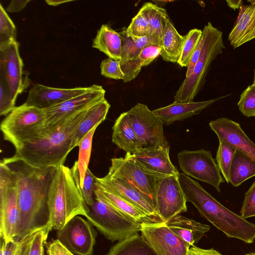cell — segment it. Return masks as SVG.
Listing matches in <instances>:
<instances>
[{
	"mask_svg": "<svg viewBox=\"0 0 255 255\" xmlns=\"http://www.w3.org/2000/svg\"><path fill=\"white\" fill-rule=\"evenodd\" d=\"M240 213L245 219L255 217V181L245 194Z\"/></svg>",
	"mask_w": 255,
	"mask_h": 255,
	"instance_id": "obj_41",
	"label": "cell"
},
{
	"mask_svg": "<svg viewBox=\"0 0 255 255\" xmlns=\"http://www.w3.org/2000/svg\"><path fill=\"white\" fill-rule=\"evenodd\" d=\"M165 11V9L150 2L144 3L139 10L148 21L150 36L156 37L160 41L163 31V16Z\"/></svg>",
	"mask_w": 255,
	"mask_h": 255,
	"instance_id": "obj_33",
	"label": "cell"
},
{
	"mask_svg": "<svg viewBox=\"0 0 255 255\" xmlns=\"http://www.w3.org/2000/svg\"><path fill=\"white\" fill-rule=\"evenodd\" d=\"M169 146L154 149L143 148L131 156L143 166L166 175H178L179 172L169 157Z\"/></svg>",
	"mask_w": 255,
	"mask_h": 255,
	"instance_id": "obj_23",
	"label": "cell"
},
{
	"mask_svg": "<svg viewBox=\"0 0 255 255\" xmlns=\"http://www.w3.org/2000/svg\"><path fill=\"white\" fill-rule=\"evenodd\" d=\"M88 207L87 220L112 242L122 241L140 232L141 225L96 196L94 204Z\"/></svg>",
	"mask_w": 255,
	"mask_h": 255,
	"instance_id": "obj_7",
	"label": "cell"
},
{
	"mask_svg": "<svg viewBox=\"0 0 255 255\" xmlns=\"http://www.w3.org/2000/svg\"><path fill=\"white\" fill-rule=\"evenodd\" d=\"M110 106L105 99L87 110L75 133L73 140V148L78 146L81 140L93 128L99 126L106 119Z\"/></svg>",
	"mask_w": 255,
	"mask_h": 255,
	"instance_id": "obj_28",
	"label": "cell"
},
{
	"mask_svg": "<svg viewBox=\"0 0 255 255\" xmlns=\"http://www.w3.org/2000/svg\"></svg>",
	"mask_w": 255,
	"mask_h": 255,
	"instance_id": "obj_54",
	"label": "cell"
},
{
	"mask_svg": "<svg viewBox=\"0 0 255 255\" xmlns=\"http://www.w3.org/2000/svg\"><path fill=\"white\" fill-rule=\"evenodd\" d=\"M245 255H255V252H251L246 254Z\"/></svg>",
	"mask_w": 255,
	"mask_h": 255,
	"instance_id": "obj_51",
	"label": "cell"
},
{
	"mask_svg": "<svg viewBox=\"0 0 255 255\" xmlns=\"http://www.w3.org/2000/svg\"><path fill=\"white\" fill-rule=\"evenodd\" d=\"M49 228L59 230L76 216L87 217L89 209L78 186L71 168H55L48 191Z\"/></svg>",
	"mask_w": 255,
	"mask_h": 255,
	"instance_id": "obj_4",
	"label": "cell"
},
{
	"mask_svg": "<svg viewBox=\"0 0 255 255\" xmlns=\"http://www.w3.org/2000/svg\"><path fill=\"white\" fill-rule=\"evenodd\" d=\"M72 0H46L45 2L50 5L57 6L61 4L70 2Z\"/></svg>",
	"mask_w": 255,
	"mask_h": 255,
	"instance_id": "obj_49",
	"label": "cell"
},
{
	"mask_svg": "<svg viewBox=\"0 0 255 255\" xmlns=\"http://www.w3.org/2000/svg\"><path fill=\"white\" fill-rule=\"evenodd\" d=\"M94 194L95 196L140 225L159 223L123 197L97 182L96 180Z\"/></svg>",
	"mask_w": 255,
	"mask_h": 255,
	"instance_id": "obj_20",
	"label": "cell"
},
{
	"mask_svg": "<svg viewBox=\"0 0 255 255\" xmlns=\"http://www.w3.org/2000/svg\"><path fill=\"white\" fill-rule=\"evenodd\" d=\"M122 37L107 24H103L93 40L92 47L104 53L109 58L120 61L122 53Z\"/></svg>",
	"mask_w": 255,
	"mask_h": 255,
	"instance_id": "obj_27",
	"label": "cell"
},
{
	"mask_svg": "<svg viewBox=\"0 0 255 255\" xmlns=\"http://www.w3.org/2000/svg\"><path fill=\"white\" fill-rule=\"evenodd\" d=\"M238 106L242 113L247 117L255 116V85L249 86L241 94Z\"/></svg>",
	"mask_w": 255,
	"mask_h": 255,
	"instance_id": "obj_38",
	"label": "cell"
},
{
	"mask_svg": "<svg viewBox=\"0 0 255 255\" xmlns=\"http://www.w3.org/2000/svg\"><path fill=\"white\" fill-rule=\"evenodd\" d=\"M209 126L222 140L255 161V143L246 134L237 122L221 118L209 123Z\"/></svg>",
	"mask_w": 255,
	"mask_h": 255,
	"instance_id": "obj_18",
	"label": "cell"
},
{
	"mask_svg": "<svg viewBox=\"0 0 255 255\" xmlns=\"http://www.w3.org/2000/svg\"><path fill=\"white\" fill-rule=\"evenodd\" d=\"M108 172L126 179L149 199L156 209V193L158 184L163 178L169 176L143 166L130 153H126L124 158H112Z\"/></svg>",
	"mask_w": 255,
	"mask_h": 255,
	"instance_id": "obj_9",
	"label": "cell"
},
{
	"mask_svg": "<svg viewBox=\"0 0 255 255\" xmlns=\"http://www.w3.org/2000/svg\"><path fill=\"white\" fill-rule=\"evenodd\" d=\"M127 34L133 39H138L150 36V28L146 17L140 12L132 18L126 28Z\"/></svg>",
	"mask_w": 255,
	"mask_h": 255,
	"instance_id": "obj_37",
	"label": "cell"
},
{
	"mask_svg": "<svg viewBox=\"0 0 255 255\" xmlns=\"http://www.w3.org/2000/svg\"><path fill=\"white\" fill-rule=\"evenodd\" d=\"M253 1H254V2H255V0H253Z\"/></svg>",
	"mask_w": 255,
	"mask_h": 255,
	"instance_id": "obj_53",
	"label": "cell"
},
{
	"mask_svg": "<svg viewBox=\"0 0 255 255\" xmlns=\"http://www.w3.org/2000/svg\"><path fill=\"white\" fill-rule=\"evenodd\" d=\"M96 177L88 168L85 176L83 187L80 189L82 197L88 206L95 201L94 189Z\"/></svg>",
	"mask_w": 255,
	"mask_h": 255,
	"instance_id": "obj_40",
	"label": "cell"
},
{
	"mask_svg": "<svg viewBox=\"0 0 255 255\" xmlns=\"http://www.w3.org/2000/svg\"><path fill=\"white\" fill-rule=\"evenodd\" d=\"M141 236L156 255H189L190 246L165 222L141 225Z\"/></svg>",
	"mask_w": 255,
	"mask_h": 255,
	"instance_id": "obj_14",
	"label": "cell"
},
{
	"mask_svg": "<svg viewBox=\"0 0 255 255\" xmlns=\"http://www.w3.org/2000/svg\"><path fill=\"white\" fill-rule=\"evenodd\" d=\"M255 176V161L236 150L230 169L229 182L233 186L237 187Z\"/></svg>",
	"mask_w": 255,
	"mask_h": 255,
	"instance_id": "obj_29",
	"label": "cell"
},
{
	"mask_svg": "<svg viewBox=\"0 0 255 255\" xmlns=\"http://www.w3.org/2000/svg\"><path fill=\"white\" fill-rule=\"evenodd\" d=\"M180 169L189 177L206 182L221 192L220 185L225 182L211 152L204 149L184 150L177 155Z\"/></svg>",
	"mask_w": 255,
	"mask_h": 255,
	"instance_id": "obj_10",
	"label": "cell"
},
{
	"mask_svg": "<svg viewBox=\"0 0 255 255\" xmlns=\"http://www.w3.org/2000/svg\"><path fill=\"white\" fill-rule=\"evenodd\" d=\"M204 42V39L203 36H202L201 39L196 49H195L194 52L193 53L191 58L190 59V62L189 63V65L187 68V71L186 72L185 78H187L189 77L192 74L194 68L197 62L203 47Z\"/></svg>",
	"mask_w": 255,
	"mask_h": 255,
	"instance_id": "obj_45",
	"label": "cell"
},
{
	"mask_svg": "<svg viewBox=\"0 0 255 255\" xmlns=\"http://www.w3.org/2000/svg\"><path fill=\"white\" fill-rule=\"evenodd\" d=\"M112 141L127 153L135 154L143 148L127 112L122 113L113 127Z\"/></svg>",
	"mask_w": 255,
	"mask_h": 255,
	"instance_id": "obj_24",
	"label": "cell"
},
{
	"mask_svg": "<svg viewBox=\"0 0 255 255\" xmlns=\"http://www.w3.org/2000/svg\"><path fill=\"white\" fill-rule=\"evenodd\" d=\"M46 248L47 255H74L58 239L49 242Z\"/></svg>",
	"mask_w": 255,
	"mask_h": 255,
	"instance_id": "obj_44",
	"label": "cell"
},
{
	"mask_svg": "<svg viewBox=\"0 0 255 255\" xmlns=\"http://www.w3.org/2000/svg\"><path fill=\"white\" fill-rule=\"evenodd\" d=\"M30 1V0H11L7 7L6 11L8 12H18L25 7Z\"/></svg>",
	"mask_w": 255,
	"mask_h": 255,
	"instance_id": "obj_47",
	"label": "cell"
},
{
	"mask_svg": "<svg viewBox=\"0 0 255 255\" xmlns=\"http://www.w3.org/2000/svg\"><path fill=\"white\" fill-rule=\"evenodd\" d=\"M253 84L255 85V70H254V81H253Z\"/></svg>",
	"mask_w": 255,
	"mask_h": 255,
	"instance_id": "obj_52",
	"label": "cell"
},
{
	"mask_svg": "<svg viewBox=\"0 0 255 255\" xmlns=\"http://www.w3.org/2000/svg\"><path fill=\"white\" fill-rule=\"evenodd\" d=\"M46 116L43 109L24 103L14 109L2 120L0 129L3 138L18 149L38 136L43 129Z\"/></svg>",
	"mask_w": 255,
	"mask_h": 255,
	"instance_id": "obj_6",
	"label": "cell"
},
{
	"mask_svg": "<svg viewBox=\"0 0 255 255\" xmlns=\"http://www.w3.org/2000/svg\"><path fill=\"white\" fill-rule=\"evenodd\" d=\"M178 179L187 201L201 216L230 238L251 244L255 239V224L248 222L216 200L197 181L183 173Z\"/></svg>",
	"mask_w": 255,
	"mask_h": 255,
	"instance_id": "obj_3",
	"label": "cell"
},
{
	"mask_svg": "<svg viewBox=\"0 0 255 255\" xmlns=\"http://www.w3.org/2000/svg\"><path fill=\"white\" fill-rule=\"evenodd\" d=\"M1 161L16 176L19 222L15 241L18 242L33 232L49 227L48 195L56 168H35L12 157Z\"/></svg>",
	"mask_w": 255,
	"mask_h": 255,
	"instance_id": "obj_1",
	"label": "cell"
},
{
	"mask_svg": "<svg viewBox=\"0 0 255 255\" xmlns=\"http://www.w3.org/2000/svg\"><path fill=\"white\" fill-rule=\"evenodd\" d=\"M226 96L202 102H173L170 105L152 111L163 125L169 126L176 121H182L199 114L217 101Z\"/></svg>",
	"mask_w": 255,
	"mask_h": 255,
	"instance_id": "obj_21",
	"label": "cell"
},
{
	"mask_svg": "<svg viewBox=\"0 0 255 255\" xmlns=\"http://www.w3.org/2000/svg\"><path fill=\"white\" fill-rule=\"evenodd\" d=\"M91 88L92 86L69 89L58 88L37 84L30 90L24 104L45 109L79 96Z\"/></svg>",
	"mask_w": 255,
	"mask_h": 255,
	"instance_id": "obj_19",
	"label": "cell"
},
{
	"mask_svg": "<svg viewBox=\"0 0 255 255\" xmlns=\"http://www.w3.org/2000/svg\"><path fill=\"white\" fill-rule=\"evenodd\" d=\"M97 233L92 224L80 216L57 230V239L73 254L93 255Z\"/></svg>",
	"mask_w": 255,
	"mask_h": 255,
	"instance_id": "obj_13",
	"label": "cell"
},
{
	"mask_svg": "<svg viewBox=\"0 0 255 255\" xmlns=\"http://www.w3.org/2000/svg\"><path fill=\"white\" fill-rule=\"evenodd\" d=\"M236 149L226 142L219 140L216 160L226 181L229 183V172Z\"/></svg>",
	"mask_w": 255,
	"mask_h": 255,
	"instance_id": "obj_36",
	"label": "cell"
},
{
	"mask_svg": "<svg viewBox=\"0 0 255 255\" xmlns=\"http://www.w3.org/2000/svg\"><path fill=\"white\" fill-rule=\"evenodd\" d=\"M163 22L160 56L165 61L176 63L180 58L185 36L180 35L176 29L166 10L163 16Z\"/></svg>",
	"mask_w": 255,
	"mask_h": 255,
	"instance_id": "obj_25",
	"label": "cell"
},
{
	"mask_svg": "<svg viewBox=\"0 0 255 255\" xmlns=\"http://www.w3.org/2000/svg\"><path fill=\"white\" fill-rule=\"evenodd\" d=\"M249 5H242L228 40L235 49L255 39V2L248 0Z\"/></svg>",
	"mask_w": 255,
	"mask_h": 255,
	"instance_id": "obj_22",
	"label": "cell"
},
{
	"mask_svg": "<svg viewBox=\"0 0 255 255\" xmlns=\"http://www.w3.org/2000/svg\"><path fill=\"white\" fill-rule=\"evenodd\" d=\"M16 27L0 3V50L16 41Z\"/></svg>",
	"mask_w": 255,
	"mask_h": 255,
	"instance_id": "obj_35",
	"label": "cell"
},
{
	"mask_svg": "<svg viewBox=\"0 0 255 255\" xmlns=\"http://www.w3.org/2000/svg\"><path fill=\"white\" fill-rule=\"evenodd\" d=\"M202 30L194 28L184 36L185 40L177 64L182 67L187 68L191 57L200 42Z\"/></svg>",
	"mask_w": 255,
	"mask_h": 255,
	"instance_id": "obj_34",
	"label": "cell"
},
{
	"mask_svg": "<svg viewBox=\"0 0 255 255\" xmlns=\"http://www.w3.org/2000/svg\"><path fill=\"white\" fill-rule=\"evenodd\" d=\"M120 33L122 41L121 65L136 58L143 48L147 45L153 44L161 46L160 41L153 36L133 39L127 34L125 28Z\"/></svg>",
	"mask_w": 255,
	"mask_h": 255,
	"instance_id": "obj_31",
	"label": "cell"
},
{
	"mask_svg": "<svg viewBox=\"0 0 255 255\" xmlns=\"http://www.w3.org/2000/svg\"><path fill=\"white\" fill-rule=\"evenodd\" d=\"M152 1L154 2L156 5L161 7V6L165 5L167 3L173 2L174 0H153Z\"/></svg>",
	"mask_w": 255,
	"mask_h": 255,
	"instance_id": "obj_50",
	"label": "cell"
},
{
	"mask_svg": "<svg viewBox=\"0 0 255 255\" xmlns=\"http://www.w3.org/2000/svg\"><path fill=\"white\" fill-rule=\"evenodd\" d=\"M161 46L156 44H148L144 46L137 58L142 67L150 64L155 58L160 56Z\"/></svg>",
	"mask_w": 255,
	"mask_h": 255,
	"instance_id": "obj_42",
	"label": "cell"
},
{
	"mask_svg": "<svg viewBox=\"0 0 255 255\" xmlns=\"http://www.w3.org/2000/svg\"><path fill=\"white\" fill-rule=\"evenodd\" d=\"M178 175H169L159 182L156 193L157 214L166 223L187 211V200L179 183Z\"/></svg>",
	"mask_w": 255,
	"mask_h": 255,
	"instance_id": "obj_15",
	"label": "cell"
},
{
	"mask_svg": "<svg viewBox=\"0 0 255 255\" xmlns=\"http://www.w3.org/2000/svg\"><path fill=\"white\" fill-rule=\"evenodd\" d=\"M19 222L15 175L6 163H0V235L5 243L15 241Z\"/></svg>",
	"mask_w": 255,
	"mask_h": 255,
	"instance_id": "obj_8",
	"label": "cell"
},
{
	"mask_svg": "<svg viewBox=\"0 0 255 255\" xmlns=\"http://www.w3.org/2000/svg\"><path fill=\"white\" fill-rule=\"evenodd\" d=\"M50 231L47 227L30 234L18 242L13 255H44L45 242Z\"/></svg>",
	"mask_w": 255,
	"mask_h": 255,
	"instance_id": "obj_32",
	"label": "cell"
},
{
	"mask_svg": "<svg viewBox=\"0 0 255 255\" xmlns=\"http://www.w3.org/2000/svg\"><path fill=\"white\" fill-rule=\"evenodd\" d=\"M96 181L115 192L159 222H164L158 216L153 203L122 177L110 173Z\"/></svg>",
	"mask_w": 255,
	"mask_h": 255,
	"instance_id": "obj_17",
	"label": "cell"
},
{
	"mask_svg": "<svg viewBox=\"0 0 255 255\" xmlns=\"http://www.w3.org/2000/svg\"><path fill=\"white\" fill-rule=\"evenodd\" d=\"M106 91L94 84L87 92L60 104L43 109L46 116L44 128L56 127L75 114L85 111L105 99Z\"/></svg>",
	"mask_w": 255,
	"mask_h": 255,
	"instance_id": "obj_12",
	"label": "cell"
},
{
	"mask_svg": "<svg viewBox=\"0 0 255 255\" xmlns=\"http://www.w3.org/2000/svg\"><path fill=\"white\" fill-rule=\"evenodd\" d=\"M167 227L190 246H193L208 232L210 226L178 215L165 223Z\"/></svg>",
	"mask_w": 255,
	"mask_h": 255,
	"instance_id": "obj_26",
	"label": "cell"
},
{
	"mask_svg": "<svg viewBox=\"0 0 255 255\" xmlns=\"http://www.w3.org/2000/svg\"><path fill=\"white\" fill-rule=\"evenodd\" d=\"M127 113L143 148L154 149L169 146L164 135L163 124L146 105L137 103Z\"/></svg>",
	"mask_w": 255,
	"mask_h": 255,
	"instance_id": "obj_11",
	"label": "cell"
},
{
	"mask_svg": "<svg viewBox=\"0 0 255 255\" xmlns=\"http://www.w3.org/2000/svg\"><path fill=\"white\" fill-rule=\"evenodd\" d=\"M189 255H222L214 249H203L193 246L189 249Z\"/></svg>",
	"mask_w": 255,
	"mask_h": 255,
	"instance_id": "obj_46",
	"label": "cell"
},
{
	"mask_svg": "<svg viewBox=\"0 0 255 255\" xmlns=\"http://www.w3.org/2000/svg\"><path fill=\"white\" fill-rule=\"evenodd\" d=\"M100 69L101 74L106 78L115 80H123L124 78L120 61L106 58L102 61Z\"/></svg>",
	"mask_w": 255,
	"mask_h": 255,
	"instance_id": "obj_39",
	"label": "cell"
},
{
	"mask_svg": "<svg viewBox=\"0 0 255 255\" xmlns=\"http://www.w3.org/2000/svg\"><path fill=\"white\" fill-rule=\"evenodd\" d=\"M15 101L6 89L0 84V115H7L15 107Z\"/></svg>",
	"mask_w": 255,
	"mask_h": 255,
	"instance_id": "obj_43",
	"label": "cell"
},
{
	"mask_svg": "<svg viewBox=\"0 0 255 255\" xmlns=\"http://www.w3.org/2000/svg\"><path fill=\"white\" fill-rule=\"evenodd\" d=\"M202 36L204 42L200 57L191 75L184 79L176 91L174 97V102L193 101L205 84L212 62L225 48L223 32L214 27L210 21L203 28Z\"/></svg>",
	"mask_w": 255,
	"mask_h": 255,
	"instance_id": "obj_5",
	"label": "cell"
},
{
	"mask_svg": "<svg viewBox=\"0 0 255 255\" xmlns=\"http://www.w3.org/2000/svg\"><path fill=\"white\" fill-rule=\"evenodd\" d=\"M18 47V43L15 41L0 50V84L15 101L28 85L23 77V63Z\"/></svg>",
	"mask_w": 255,
	"mask_h": 255,
	"instance_id": "obj_16",
	"label": "cell"
},
{
	"mask_svg": "<svg viewBox=\"0 0 255 255\" xmlns=\"http://www.w3.org/2000/svg\"><path fill=\"white\" fill-rule=\"evenodd\" d=\"M106 255H156L138 233L118 242Z\"/></svg>",
	"mask_w": 255,
	"mask_h": 255,
	"instance_id": "obj_30",
	"label": "cell"
},
{
	"mask_svg": "<svg viewBox=\"0 0 255 255\" xmlns=\"http://www.w3.org/2000/svg\"><path fill=\"white\" fill-rule=\"evenodd\" d=\"M88 109L56 127L44 128L38 136L15 149L12 157L38 169L57 168L64 165L73 149L75 133Z\"/></svg>",
	"mask_w": 255,
	"mask_h": 255,
	"instance_id": "obj_2",
	"label": "cell"
},
{
	"mask_svg": "<svg viewBox=\"0 0 255 255\" xmlns=\"http://www.w3.org/2000/svg\"><path fill=\"white\" fill-rule=\"evenodd\" d=\"M227 5L231 8L236 10L237 9H240L241 6L243 5V1L241 0H226Z\"/></svg>",
	"mask_w": 255,
	"mask_h": 255,
	"instance_id": "obj_48",
	"label": "cell"
}]
</instances>
